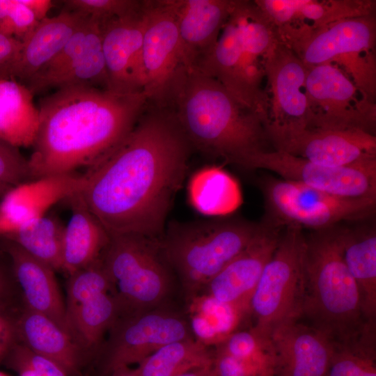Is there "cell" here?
Returning <instances> with one entry per match:
<instances>
[{
	"label": "cell",
	"instance_id": "1",
	"mask_svg": "<svg viewBox=\"0 0 376 376\" xmlns=\"http://www.w3.org/2000/svg\"><path fill=\"white\" fill-rule=\"evenodd\" d=\"M192 150L173 112L148 103L124 141L84 174L77 194L110 235L161 237Z\"/></svg>",
	"mask_w": 376,
	"mask_h": 376
},
{
	"label": "cell",
	"instance_id": "2",
	"mask_svg": "<svg viewBox=\"0 0 376 376\" xmlns=\"http://www.w3.org/2000/svg\"><path fill=\"white\" fill-rule=\"evenodd\" d=\"M148 103L143 92L120 93L89 85L44 97L29 159L31 180L91 169L124 141Z\"/></svg>",
	"mask_w": 376,
	"mask_h": 376
},
{
	"label": "cell",
	"instance_id": "3",
	"mask_svg": "<svg viewBox=\"0 0 376 376\" xmlns=\"http://www.w3.org/2000/svg\"><path fill=\"white\" fill-rule=\"evenodd\" d=\"M164 107L173 112L192 148L205 155L242 167L256 152L272 150L266 148L268 118L196 68L179 69Z\"/></svg>",
	"mask_w": 376,
	"mask_h": 376
},
{
	"label": "cell",
	"instance_id": "4",
	"mask_svg": "<svg viewBox=\"0 0 376 376\" xmlns=\"http://www.w3.org/2000/svg\"><path fill=\"white\" fill-rule=\"evenodd\" d=\"M343 228L306 238L301 318L338 345H375V324L366 315L359 288L343 257ZM301 319V318H300Z\"/></svg>",
	"mask_w": 376,
	"mask_h": 376
},
{
	"label": "cell",
	"instance_id": "5",
	"mask_svg": "<svg viewBox=\"0 0 376 376\" xmlns=\"http://www.w3.org/2000/svg\"><path fill=\"white\" fill-rule=\"evenodd\" d=\"M259 224L235 219L172 221L160 237L164 256L184 288L187 299L238 256Z\"/></svg>",
	"mask_w": 376,
	"mask_h": 376
},
{
	"label": "cell",
	"instance_id": "6",
	"mask_svg": "<svg viewBox=\"0 0 376 376\" xmlns=\"http://www.w3.org/2000/svg\"><path fill=\"white\" fill-rule=\"evenodd\" d=\"M101 259L120 302L121 314L162 306L170 292L174 273L160 237L110 235Z\"/></svg>",
	"mask_w": 376,
	"mask_h": 376
},
{
	"label": "cell",
	"instance_id": "7",
	"mask_svg": "<svg viewBox=\"0 0 376 376\" xmlns=\"http://www.w3.org/2000/svg\"><path fill=\"white\" fill-rule=\"evenodd\" d=\"M375 39L376 19L372 13L331 22L284 45L306 68L325 63L338 66L367 100L375 102Z\"/></svg>",
	"mask_w": 376,
	"mask_h": 376
},
{
	"label": "cell",
	"instance_id": "8",
	"mask_svg": "<svg viewBox=\"0 0 376 376\" xmlns=\"http://www.w3.org/2000/svg\"><path fill=\"white\" fill-rule=\"evenodd\" d=\"M305 252L302 228L285 226L249 301L251 329L257 334L271 337L277 327L301 318Z\"/></svg>",
	"mask_w": 376,
	"mask_h": 376
},
{
	"label": "cell",
	"instance_id": "9",
	"mask_svg": "<svg viewBox=\"0 0 376 376\" xmlns=\"http://www.w3.org/2000/svg\"><path fill=\"white\" fill-rule=\"evenodd\" d=\"M264 191L268 218L283 227L320 230L342 220L363 219L372 214L375 200L336 196L303 184L284 179L265 182Z\"/></svg>",
	"mask_w": 376,
	"mask_h": 376
},
{
	"label": "cell",
	"instance_id": "10",
	"mask_svg": "<svg viewBox=\"0 0 376 376\" xmlns=\"http://www.w3.org/2000/svg\"><path fill=\"white\" fill-rule=\"evenodd\" d=\"M68 276V329L86 354L99 347L122 309L101 258Z\"/></svg>",
	"mask_w": 376,
	"mask_h": 376
},
{
	"label": "cell",
	"instance_id": "11",
	"mask_svg": "<svg viewBox=\"0 0 376 376\" xmlns=\"http://www.w3.org/2000/svg\"><path fill=\"white\" fill-rule=\"evenodd\" d=\"M306 68L308 129H359L373 134L375 103L367 100L341 69L329 63Z\"/></svg>",
	"mask_w": 376,
	"mask_h": 376
},
{
	"label": "cell",
	"instance_id": "12",
	"mask_svg": "<svg viewBox=\"0 0 376 376\" xmlns=\"http://www.w3.org/2000/svg\"><path fill=\"white\" fill-rule=\"evenodd\" d=\"M103 348L104 373L141 363L162 346L194 338L187 321L162 308L120 314L109 331Z\"/></svg>",
	"mask_w": 376,
	"mask_h": 376
},
{
	"label": "cell",
	"instance_id": "13",
	"mask_svg": "<svg viewBox=\"0 0 376 376\" xmlns=\"http://www.w3.org/2000/svg\"><path fill=\"white\" fill-rule=\"evenodd\" d=\"M242 167L271 171L284 180L336 196L376 201V160L331 167L272 149L252 155Z\"/></svg>",
	"mask_w": 376,
	"mask_h": 376
},
{
	"label": "cell",
	"instance_id": "14",
	"mask_svg": "<svg viewBox=\"0 0 376 376\" xmlns=\"http://www.w3.org/2000/svg\"><path fill=\"white\" fill-rule=\"evenodd\" d=\"M306 72L302 61L279 40L266 57L265 77L272 93L267 134L272 147L308 128Z\"/></svg>",
	"mask_w": 376,
	"mask_h": 376
},
{
	"label": "cell",
	"instance_id": "15",
	"mask_svg": "<svg viewBox=\"0 0 376 376\" xmlns=\"http://www.w3.org/2000/svg\"><path fill=\"white\" fill-rule=\"evenodd\" d=\"M143 93L148 103L164 107L179 69L185 65L178 29L169 0L145 1Z\"/></svg>",
	"mask_w": 376,
	"mask_h": 376
},
{
	"label": "cell",
	"instance_id": "16",
	"mask_svg": "<svg viewBox=\"0 0 376 376\" xmlns=\"http://www.w3.org/2000/svg\"><path fill=\"white\" fill-rule=\"evenodd\" d=\"M145 25V1L132 14L100 22L109 90L120 93L143 92Z\"/></svg>",
	"mask_w": 376,
	"mask_h": 376
},
{
	"label": "cell",
	"instance_id": "17",
	"mask_svg": "<svg viewBox=\"0 0 376 376\" xmlns=\"http://www.w3.org/2000/svg\"><path fill=\"white\" fill-rule=\"evenodd\" d=\"M283 228L267 217L259 224L248 246L216 274L201 292L221 301L249 308L252 294L278 245Z\"/></svg>",
	"mask_w": 376,
	"mask_h": 376
},
{
	"label": "cell",
	"instance_id": "18",
	"mask_svg": "<svg viewBox=\"0 0 376 376\" xmlns=\"http://www.w3.org/2000/svg\"><path fill=\"white\" fill-rule=\"evenodd\" d=\"M274 150L326 166L376 160V137L359 129H306L273 146Z\"/></svg>",
	"mask_w": 376,
	"mask_h": 376
},
{
	"label": "cell",
	"instance_id": "19",
	"mask_svg": "<svg viewBox=\"0 0 376 376\" xmlns=\"http://www.w3.org/2000/svg\"><path fill=\"white\" fill-rule=\"evenodd\" d=\"M255 3L286 44L331 22L368 15L375 1L367 0H256Z\"/></svg>",
	"mask_w": 376,
	"mask_h": 376
},
{
	"label": "cell",
	"instance_id": "20",
	"mask_svg": "<svg viewBox=\"0 0 376 376\" xmlns=\"http://www.w3.org/2000/svg\"><path fill=\"white\" fill-rule=\"evenodd\" d=\"M233 0H169L185 66L197 69L212 54L226 23Z\"/></svg>",
	"mask_w": 376,
	"mask_h": 376
},
{
	"label": "cell",
	"instance_id": "21",
	"mask_svg": "<svg viewBox=\"0 0 376 376\" xmlns=\"http://www.w3.org/2000/svg\"><path fill=\"white\" fill-rule=\"evenodd\" d=\"M275 376H325L334 345L323 334L296 320L271 335Z\"/></svg>",
	"mask_w": 376,
	"mask_h": 376
},
{
	"label": "cell",
	"instance_id": "22",
	"mask_svg": "<svg viewBox=\"0 0 376 376\" xmlns=\"http://www.w3.org/2000/svg\"><path fill=\"white\" fill-rule=\"evenodd\" d=\"M85 175L71 173L30 180L11 188L0 202V237L46 214L54 204L78 193Z\"/></svg>",
	"mask_w": 376,
	"mask_h": 376
},
{
	"label": "cell",
	"instance_id": "23",
	"mask_svg": "<svg viewBox=\"0 0 376 376\" xmlns=\"http://www.w3.org/2000/svg\"><path fill=\"white\" fill-rule=\"evenodd\" d=\"M0 244L10 258L13 276L22 292L23 306L47 316L70 334L55 270L8 239L1 237Z\"/></svg>",
	"mask_w": 376,
	"mask_h": 376
},
{
	"label": "cell",
	"instance_id": "24",
	"mask_svg": "<svg viewBox=\"0 0 376 376\" xmlns=\"http://www.w3.org/2000/svg\"><path fill=\"white\" fill-rule=\"evenodd\" d=\"M86 18L63 9L40 21L22 41L16 56L0 67V79H12L24 84L59 52Z\"/></svg>",
	"mask_w": 376,
	"mask_h": 376
},
{
	"label": "cell",
	"instance_id": "25",
	"mask_svg": "<svg viewBox=\"0 0 376 376\" xmlns=\"http://www.w3.org/2000/svg\"><path fill=\"white\" fill-rule=\"evenodd\" d=\"M17 341L58 364L68 376H78L85 353L52 319L24 306L15 315Z\"/></svg>",
	"mask_w": 376,
	"mask_h": 376
},
{
	"label": "cell",
	"instance_id": "26",
	"mask_svg": "<svg viewBox=\"0 0 376 376\" xmlns=\"http://www.w3.org/2000/svg\"><path fill=\"white\" fill-rule=\"evenodd\" d=\"M68 199L72 214L64 227L62 270L70 275L98 260L109 242L110 235L77 194Z\"/></svg>",
	"mask_w": 376,
	"mask_h": 376
},
{
	"label": "cell",
	"instance_id": "27",
	"mask_svg": "<svg viewBox=\"0 0 376 376\" xmlns=\"http://www.w3.org/2000/svg\"><path fill=\"white\" fill-rule=\"evenodd\" d=\"M189 325L195 340L213 347L240 330L241 324L250 317L249 308L221 301L212 296L199 292L187 299Z\"/></svg>",
	"mask_w": 376,
	"mask_h": 376
},
{
	"label": "cell",
	"instance_id": "28",
	"mask_svg": "<svg viewBox=\"0 0 376 376\" xmlns=\"http://www.w3.org/2000/svg\"><path fill=\"white\" fill-rule=\"evenodd\" d=\"M38 126L30 90L15 79H0V139L18 148L32 146Z\"/></svg>",
	"mask_w": 376,
	"mask_h": 376
},
{
	"label": "cell",
	"instance_id": "29",
	"mask_svg": "<svg viewBox=\"0 0 376 376\" xmlns=\"http://www.w3.org/2000/svg\"><path fill=\"white\" fill-rule=\"evenodd\" d=\"M343 257L356 281L363 308L372 322L376 320V233L373 228H343Z\"/></svg>",
	"mask_w": 376,
	"mask_h": 376
},
{
	"label": "cell",
	"instance_id": "30",
	"mask_svg": "<svg viewBox=\"0 0 376 376\" xmlns=\"http://www.w3.org/2000/svg\"><path fill=\"white\" fill-rule=\"evenodd\" d=\"M189 198L196 210L210 216L230 214L242 201L237 182L217 166L205 167L193 175L189 185Z\"/></svg>",
	"mask_w": 376,
	"mask_h": 376
},
{
	"label": "cell",
	"instance_id": "31",
	"mask_svg": "<svg viewBox=\"0 0 376 376\" xmlns=\"http://www.w3.org/2000/svg\"><path fill=\"white\" fill-rule=\"evenodd\" d=\"M213 361V347L190 338L162 346L139 363L136 369L139 376H176Z\"/></svg>",
	"mask_w": 376,
	"mask_h": 376
},
{
	"label": "cell",
	"instance_id": "32",
	"mask_svg": "<svg viewBox=\"0 0 376 376\" xmlns=\"http://www.w3.org/2000/svg\"><path fill=\"white\" fill-rule=\"evenodd\" d=\"M102 48L100 22L86 17L59 52L24 85L34 95L47 84L86 54Z\"/></svg>",
	"mask_w": 376,
	"mask_h": 376
},
{
	"label": "cell",
	"instance_id": "33",
	"mask_svg": "<svg viewBox=\"0 0 376 376\" xmlns=\"http://www.w3.org/2000/svg\"><path fill=\"white\" fill-rule=\"evenodd\" d=\"M64 227L56 217L45 214L0 237L15 242L54 270H58L62 269Z\"/></svg>",
	"mask_w": 376,
	"mask_h": 376
},
{
	"label": "cell",
	"instance_id": "34",
	"mask_svg": "<svg viewBox=\"0 0 376 376\" xmlns=\"http://www.w3.org/2000/svg\"><path fill=\"white\" fill-rule=\"evenodd\" d=\"M214 348L233 358L257 376H275V355L271 337L240 329Z\"/></svg>",
	"mask_w": 376,
	"mask_h": 376
},
{
	"label": "cell",
	"instance_id": "35",
	"mask_svg": "<svg viewBox=\"0 0 376 376\" xmlns=\"http://www.w3.org/2000/svg\"><path fill=\"white\" fill-rule=\"evenodd\" d=\"M376 346H334L325 376H376Z\"/></svg>",
	"mask_w": 376,
	"mask_h": 376
},
{
	"label": "cell",
	"instance_id": "36",
	"mask_svg": "<svg viewBox=\"0 0 376 376\" xmlns=\"http://www.w3.org/2000/svg\"><path fill=\"white\" fill-rule=\"evenodd\" d=\"M3 363L19 376H68L56 362L17 341Z\"/></svg>",
	"mask_w": 376,
	"mask_h": 376
},
{
	"label": "cell",
	"instance_id": "37",
	"mask_svg": "<svg viewBox=\"0 0 376 376\" xmlns=\"http://www.w3.org/2000/svg\"><path fill=\"white\" fill-rule=\"evenodd\" d=\"M143 1L136 0H65V10L98 22L122 17L139 10Z\"/></svg>",
	"mask_w": 376,
	"mask_h": 376
},
{
	"label": "cell",
	"instance_id": "38",
	"mask_svg": "<svg viewBox=\"0 0 376 376\" xmlns=\"http://www.w3.org/2000/svg\"><path fill=\"white\" fill-rule=\"evenodd\" d=\"M40 22L20 0H0V33L22 41Z\"/></svg>",
	"mask_w": 376,
	"mask_h": 376
},
{
	"label": "cell",
	"instance_id": "39",
	"mask_svg": "<svg viewBox=\"0 0 376 376\" xmlns=\"http://www.w3.org/2000/svg\"><path fill=\"white\" fill-rule=\"evenodd\" d=\"M30 180L29 159L18 148L0 139V185L13 188Z\"/></svg>",
	"mask_w": 376,
	"mask_h": 376
},
{
	"label": "cell",
	"instance_id": "40",
	"mask_svg": "<svg viewBox=\"0 0 376 376\" xmlns=\"http://www.w3.org/2000/svg\"><path fill=\"white\" fill-rule=\"evenodd\" d=\"M17 310L0 308V363H3L9 351L17 341L15 328Z\"/></svg>",
	"mask_w": 376,
	"mask_h": 376
},
{
	"label": "cell",
	"instance_id": "41",
	"mask_svg": "<svg viewBox=\"0 0 376 376\" xmlns=\"http://www.w3.org/2000/svg\"><path fill=\"white\" fill-rule=\"evenodd\" d=\"M12 279L5 268L0 264V308L15 310V290Z\"/></svg>",
	"mask_w": 376,
	"mask_h": 376
},
{
	"label": "cell",
	"instance_id": "42",
	"mask_svg": "<svg viewBox=\"0 0 376 376\" xmlns=\"http://www.w3.org/2000/svg\"><path fill=\"white\" fill-rule=\"evenodd\" d=\"M22 41L0 33V67L11 61L17 54Z\"/></svg>",
	"mask_w": 376,
	"mask_h": 376
},
{
	"label": "cell",
	"instance_id": "43",
	"mask_svg": "<svg viewBox=\"0 0 376 376\" xmlns=\"http://www.w3.org/2000/svg\"><path fill=\"white\" fill-rule=\"evenodd\" d=\"M26 6L36 18L39 21L47 17V14L53 6L51 0H20Z\"/></svg>",
	"mask_w": 376,
	"mask_h": 376
},
{
	"label": "cell",
	"instance_id": "44",
	"mask_svg": "<svg viewBox=\"0 0 376 376\" xmlns=\"http://www.w3.org/2000/svg\"><path fill=\"white\" fill-rule=\"evenodd\" d=\"M176 376H216L214 361L210 365L196 368Z\"/></svg>",
	"mask_w": 376,
	"mask_h": 376
},
{
	"label": "cell",
	"instance_id": "45",
	"mask_svg": "<svg viewBox=\"0 0 376 376\" xmlns=\"http://www.w3.org/2000/svg\"><path fill=\"white\" fill-rule=\"evenodd\" d=\"M108 376H139L136 368H131L130 366L118 368L109 374Z\"/></svg>",
	"mask_w": 376,
	"mask_h": 376
},
{
	"label": "cell",
	"instance_id": "46",
	"mask_svg": "<svg viewBox=\"0 0 376 376\" xmlns=\"http://www.w3.org/2000/svg\"><path fill=\"white\" fill-rule=\"evenodd\" d=\"M11 188L5 185H0V198L7 193Z\"/></svg>",
	"mask_w": 376,
	"mask_h": 376
},
{
	"label": "cell",
	"instance_id": "47",
	"mask_svg": "<svg viewBox=\"0 0 376 376\" xmlns=\"http://www.w3.org/2000/svg\"><path fill=\"white\" fill-rule=\"evenodd\" d=\"M0 376H6V375H3L2 373H0Z\"/></svg>",
	"mask_w": 376,
	"mask_h": 376
}]
</instances>
